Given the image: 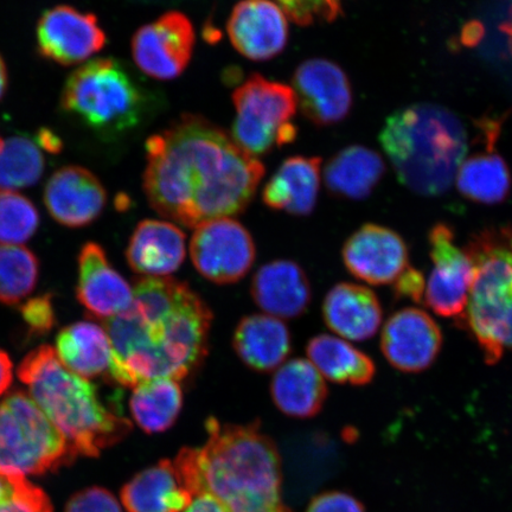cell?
<instances>
[{
    "mask_svg": "<svg viewBox=\"0 0 512 512\" xmlns=\"http://www.w3.org/2000/svg\"><path fill=\"white\" fill-rule=\"evenodd\" d=\"M464 248L475 278L462 325L495 366L512 350V226L480 230Z\"/></svg>",
    "mask_w": 512,
    "mask_h": 512,
    "instance_id": "cell-6",
    "label": "cell"
},
{
    "mask_svg": "<svg viewBox=\"0 0 512 512\" xmlns=\"http://www.w3.org/2000/svg\"><path fill=\"white\" fill-rule=\"evenodd\" d=\"M326 2H328L332 18L336 21V19L342 16L345 0H326Z\"/></svg>",
    "mask_w": 512,
    "mask_h": 512,
    "instance_id": "cell-45",
    "label": "cell"
},
{
    "mask_svg": "<svg viewBox=\"0 0 512 512\" xmlns=\"http://www.w3.org/2000/svg\"><path fill=\"white\" fill-rule=\"evenodd\" d=\"M492 147L489 152L464 160L456 177L460 194L488 206L507 200L511 190L508 165L498 153L491 151Z\"/></svg>",
    "mask_w": 512,
    "mask_h": 512,
    "instance_id": "cell-31",
    "label": "cell"
},
{
    "mask_svg": "<svg viewBox=\"0 0 512 512\" xmlns=\"http://www.w3.org/2000/svg\"><path fill=\"white\" fill-rule=\"evenodd\" d=\"M0 512H53L46 492L21 473L0 469Z\"/></svg>",
    "mask_w": 512,
    "mask_h": 512,
    "instance_id": "cell-35",
    "label": "cell"
},
{
    "mask_svg": "<svg viewBox=\"0 0 512 512\" xmlns=\"http://www.w3.org/2000/svg\"><path fill=\"white\" fill-rule=\"evenodd\" d=\"M328 393L324 377L303 358L284 363L271 382L274 405L290 418H313L322 411Z\"/></svg>",
    "mask_w": 512,
    "mask_h": 512,
    "instance_id": "cell-26",
    "label": "cell"
},
{
    "mask_svg": "<svg viewBox=\"0 0 512 512\" xmlns=\"http://www.w3.org/2000/svg\"><path fill=\"white\" fill-rule=\"evenodd\" d=\"M426 290V281L421 272L409 267L394 284L395 297L408 298L413 302H421Z\"/></svg>",
    "mask_w": 512,
    "mask_h": 512,
    "instance_id": "cell-40",
    "label": "cell"
},
{
    "mask_svg": "<svg viewBox=\"0 0 512 512\" xmlns=\"http://www.w3.org/2000/svg\"><path fill=\"white\" fill-rule=\"evenodd\" d=\"M322 159L294 156L284 160L262 191L267 208L293 216H309L318 202Z\"/></svg>",
    "mask_w": 512,
    "mask_h": 512,
    "instance_id": "cell-23",
    "label": "cell"
},
{
    "mask_svg": "<svg viewBox=\"0 0 512 512\" xmlns=\"http://www.w3.org/2000/svg\"><path fill=\"white\" fill-rule=\"evenodd\" d=\"M133 304L105 320L114 350L111 380L134 388L153 379L188 380L206 361L213 312L183 281L142 278Z\"/></svg>",
    "mask_w": 512,
    "mask_h": 512,
    "instance_id": "cell-2",
    "label": "cell"
},
{
    "mask_svg": "<svg viewBox=\"0 0 512 512\" xmlns=\"http://www.w3.org/2000/svg\"><path fill=\"white\" fill-rule=\"evenodd\" d=\"M342 255L347 270L369 285L395 284L411 267L405 240L379 224H366L352 234Z\"/></svg>",
    "mask_w": 512,
    "mask_h": 512,
    "instance_id": "cell-15",
    "label": "cell"
},
{
    "mask_svg": "<svg viewBox=\"0 0 512 512\" xmlns=\"http://www.w3.org/2000/svg\"><path fill=\"white\" fill-rule=\"evenodd\" d=\"M306 354L324 379L338 384L366 386L376 367L371 358L354 345L331 335H318L307 343Z\"/></svg>",
    "mask_w": 512,
    "mask_h": 512,
    "instance_id": "cell-29",
    "label": "cell"
},
{
    "mask_svg": "<svg viewBox=\"0 0 512 512\" xmlns=\"http://www.w3.org/2000/svg\"><path fill=\"white\" fill-rule=\"evenodd\" d=\"M380 142L399 181L425 197L450 190L469 149L462 120L433 104L408 106L390 115Z\"/></svg>",
    "mask_w": 512,
    "mask_h": 512,
    "instance_id": "cell-5",
    "label": "cell"
},
{
    "mask_svg": "<svg viewBox=\"0 0 512 512\" xmlns=\"http://www.w3.org/2000/svg\"><path fill=\"white\" fill-rule=\"evenodd\" d=\"M207 443L183 448L174 460L194 497L208 494L226 512H291L281 499L277 446L251 425L221 424L209 418Z\"/></svg>",
    "mask_w": 512,
    "mask_h": 512,
    "instance_id": "cell-3",
    "label": "cell"
},
{
    "mask_svg": "<svg viewBox=\"0 0 512 512\" xmlns=\"http://www.w3.org/2000/svg\"><path fill=\"white\" fill-rule=\"evenodd\" d=\"M22 318L29 326L30 334L43 336L54 328L56 313L50 294L35 297L21 307Z\"/></svg>",
    "mask_w": 512,
    "mask_h": 512,
    "instance_id": "cell-37",
    "label": "cell"
},
{
    "mask_svg": "<svg viewBox=\"0 0 512 512\" xmlns=\"http://www.w3.org/2000/svg\"><path fill=\"white\" fill-rule=\"evenodd\" d=\"M64 512H123V510L110 491L93 486L70 498Z\"/></svg>",
    "mask_w": 512,
    "mask_h": 512,
    "instance_id": "cell-38",
    "label": "cell"
},
{
    "mask_svg": "<svg viewBox=\"0 0 512 512\" xmlns=\"http://www.w3.org/2000/svg\"><path fill=\"white\" fill-rule=\"evenodd\" d=\"M190 254L192 264L203 278L216 285H230L252 270L256 249L245 226L230 217H222L196 227Z\"/></svg>",
    "mask_w": 512,
    "mask_h": 512,
    "instance_id": "cell-10",
    "label": "cell"
},
{
    "mask_svg": "<svg viewBox=\"0 0 512 512\" xmlns=\"http://www.w3.org/2000/svg\"><path fill=\"white\" fill-rule=\"evenodd\" d=\"M40 227V213L27 196L19 192L0 194V243L21 246Z\"/></svg>",
    "mask_w": 512,
    "mask_h": 512,
    "instance_id": "cell-34",
    "label": "cell"
},
{
    "mask_svg": "<svg viewBox=\"0 0 512 512\" xmlns=\"http://www.w3.org/2000/svg\"><path fill=\"white\" fill-rule=\"evenodd\" d=\"M196 32L187 15L169 11L143 25L132 38V56L140 72L152 79L170 81L189 67Z\"/></svg>",
    "mask_w": 512,
    "mask_h": 512,
    "instance_id": "cell-12",
    "label": "cell"
},
{
    "mask_svg": "<svg viewBox=\"0 0 512 512\" xmlns=\"http://www.w3.org/2000/svg\"><path fill=\"white\" fill-rule=\"evenodd\" d=\"M256 305L275 318H297L309 309L312 288L297 262L274 260L256 271L251 286Z\"/></svg>",
    "mask_w": 512,
    "mask_h": 512,
    "instance_id": "cell-20",
    "label": "cell"
},
{
    "mask_svg": "<svg viewBox=\"0 0 512 512\" xmlns=\"http://www.w3.org/2000/svg\"><path fill=\"white\" fill-rule=\"evenodd\" d=\"M185 512H226V510L214 497L208 494H198L192 498Z\"/></svg>",
    "mask_w": 512,
    "mask_h": 512,
    "instance_id": "cell-42",
    "label": "cell"
},
{
    "mask_svg": "<svg viewBox=\"0 0 512 512\" xmlns=\"http://www.w3.org/2000/svg\"><path fill=\"white\" fill-rule=\"evenodd\" d=\"M233 348L249 369L271 373L283 366L291 354L290 330L270 315L246 316L236 326Z\"/></svg>",
    "mask_w": 512,
    "mask_h": 512,
    "instance_id": "cell-25",
    "label": "cell"
},
{
    "mask_svg": "<svg viewBox=\"0 0 512 512\" xmlns=\"http://www.w3.org/2000/svg\"><path fill=\"white\" fill-rule=\"evenodd\" d=\"M60 105L89 130L115 138L142 125L152 102L149 92L123 63L96 59L69 75Z\"/></svg>",
    "mask_w": 512,
    "mask_h": 512,
    "instance_id": "cell-7",
    "label": "cell"
},
{
    "mask_svg": "<svg viewBox=\"0 0 512 512\" xmlns=\"http://www.w3.org/2000/svg\"><path fill=\"white\" fill-rule=\"evenodd\" d=\"M433 270L427 280L425 303L437 315L462 324L475 278L469 254L456 243L453 229L438 223L428 235Z\"/></svg>",
    "mask_w": 512,
    "mask_h": 512,
    "instance_id": "cell-11",
    "label": "cell"
},
{
    "mask_svg": "<svg viewBox=\"0 0 512 512\" xmlns=\"http://www.w3.org/2000/svg\"><path fill=\"white\" fill-rule=\"evenodd\" d=\"M56 355L64 367L83 379H111L114 350L110 336L92 322L70 324L56 337Z\"/></svg>",
    "mask_w": 512,
    "mask_h": 512,
    "instance_id": "cell-27",
    "label": "cell"
},
{
    "mask_svg": "<svg viewBox=\"0 0 512 512\" xmlns=\"http://www.w3.org/2000/svg\"><path fill=\"white\" fill-rule=\"evenodd\" d=\"M292 88L298 107L318 127L342 123L351 111L354 95L348 75L330 60L310 59L299 64Z\"/></svg>",
    "mask_w": 512,
    "mask_h": 512,
    "instance_id": "cell-14",
    "label": "cell"
},
{
    "mask_svg": "<svg viewBox=\"0 0 512 512\" xmlns=\"http://www.w3.org/2000/svg\"><path fill=\"white\" fill-rule=\"evenodd\" d=\"M37 143L40 144L43 150H46L48 152L57 153L61 150L62 143L57 136L53 132H50L48 130L42 131L37 136Z\"/></svg>",
    "mask_w": 512,
    "mask_h": 512,
    "instance_id": "cell-43",
    "label": "cell"
},
{
    "mask_svg": "<svg viewBox=\"0 0 512 512\" xmlns=\"http://www.w3.org/2000/svg\"><path fill=\"white\" fill-rule=\"evenodd\" d=\"M386 174L379 153L362 145H351L336 153L324 169L325 187L343 200H366Z\"/></svg>",
    "mask_w": 512,
    "mask_h": 512,
    "instance_id": "cell-28",
    "label": "cell"
},
{
    "mask_svg": "<svg viewBox=\"0 0 512 512\" xmlns=\"http://www.w3.org/2000/svg\"><path fill=\"white\" fill-rule=\"evenodd\" d=\"M144 191L160 216L184 227L243 213L265 166L220 126L182 114L147 139Z\"/></svg>",
    "mask_w": 512,
    "mask_h": 512,
    "instance_id": "cell-1",
    "label": "cell"
},
{
    "mask_svg": "<svg viewBox=\"0 0 512 512\" xmlns=\"http://www.w3.org/2000/svg\"><path fill=\"white\" fill-rule=\"evenodd\" d=\"M72 447L23 390L0 401V469L41 476L74 462Z\"/></svg>",
    "mask_w": 512,
    "mask_h": 512,
    "instance_id": "cell-8",
    "label": "cell"
},
{
    "mask_svg": "<svg viewBox=\"0 0 512 512\" xmlns=\"http://www.w3.org/2000/svg\"><path fill=\"white\" fill-rule=\"evenodd\" d=\"M181 383L153 379L137 384L130 400L133 420L147 434L162 433L176 424L183 408Z\"/></svg>",
    "mask_w": 512,
    "mask_h": 512,
    "instance_id": "cell-30",
    "label": "cell"
},
{
    "mask_svg": "<svg viewBox=\"0 0 512 512\" xmlns=\"http://www.w3.org/2000/svg\"><path fill=\"white\" fill-rule=\"evenodd\" d=\"M3 143H4L3 140L0 139V149H2Z\"/></svg>",
    "mask_w": 512,
    "mask_h": 512,
    "instance_id": "cell-47",
    "label": "cell"
},
{
    "mask_svg": "<svg viewBox=\"0 0 512 512\" xmlns=\"http://www.w3.org/2000/svg\"><path fill=\"white\" fill-rule=\"evenodd\" d=\"M182 229L168 221L144 220L128 241L126 259L134 273L145 278H166L182 266L185 254Z\"/></svg>",
    "mask_w": 512,
    "mask_h": 512,
    "instance_id": "cell-21",
    "label": "cell"
},
{
    "mask_svg": "<svg viewBox=\"0 0 512 512\" xmlns=\"http://www.w3.org/2000/svg\"><path fill=\"white\" fill-rule=\"evenodd\" d=\"M306 512H367L363 504L345 492H325L312 499Z\"/></svg>",
    "mask_w": 512,
    "mask_h": 512,
    "instance_id": "cell-39",
    "label": "cell"
},
{
    "mask_svg": "<svg viewBox=\"0 0 512 512\" xmlns=\"http://www.w3.org/2000/svg\"><path fill=\"white\" fill-rule=\"evenodd\" d=\"M17 374L76 457H99L130 434L131 421L106 407L98 388L64 367L50 345L29 352Z\"/></svg>",
    "mask_w": 512,
    "mask_h": 512,
    "instance_id": "cell-4",
    "label": "cell"
},
{
    "mask_svg": "<svg viewBox=\"0 0 512 512\" xmlns=\"http://www.w3.org/2000/svg\"><path fill=\"white\" fill-rule=\"evenodd\" d=\"M8 87H9L8 67H6V63L3 59V56L0 55V101L3 100L6 92H8Z\"/></svg>",
    "mask_w": 512,
    "mask_h": 512,
    "instance_id": "cell-44",
    "label": "cell"
},
{
    "mask_svg": "<svg viewBox=\"0 0 512 512\" xmlns=\"http://www.w3.org/2000/svg\"><path fill=\"white\" fill-rule=\"evenodd\" d=\"M443 335L434 319L425 311L406 307L395 312L382 330L384 357L402 373L418 374L437 360Z\"/></svg>",
    "mask_w": 512,
    "mask_h": 512,
    "instance_id": "cell-16",
    "label": "cell"
},
{
    "mask_svg": "<svg viewBox=\"0 0 512 512\" xmlns=\"http://www.w3.org/2000/svg\"><path fill=\"white\" fill-rule=\"evenodd\" d=\"M233 104L232 138L248 155L265 156L296 142L298 100L292 87L252 74L235 89Z\"/></svg>",
    "mask_w": 512,
    "mask_h": 512,
    "instance_id": "cell-9",
    "label": "cell"
},
{
    "mask_svg": "<svg viewBox=\"0 0 512 512\" xmlns=\"http://www.w3.org/2000/svg\"><path fill=\"white\" fill-rule=\"evenodd\" d=\"M46 170V158L37 140L17 136L5 140L0 149V194L35 185Z\"/></svg>",
    "mask_w": 512,
    "mask_h": 512,
    "instance_id": "cell-32",
    "label": "cell"
},
{
    "mask_svg": "<svg viewBox=\"0 0 512 512\" xmlns=\"http://www.w3.org/2000/svg\"><path fill=\"white\" fill-rule=\"evenodd\" d=\"M43 201L50 216L61 226L83 228L101 216L107 191L93 172L79 165H68L50 176Z\"/></svg>",
    "mask_w": 512,
    "mask_h": 512,
    "instance_id": "cell-18",
    "label": "cell"
},
{
    "mask_svg": "<svg viewBox=\"0 0 512 512\" xmlns=\"http://www.w3.org/2000/svg\"><path fill=\"white\" fill-rule=\"evenodd\" d=\"M227 32L235 50L255 62L283 53L290 37L286 15L271 0H241L229 16Z\"/></svg>",
    "mask_w": 512,
    "mask_h": 512,
    "instance_id": "cell-17",
    "label": "cell"
},
{
    "mask_svg": "<svg viewBox=\"0 0 512 512\" xmlns=\"http://www.w3.org/2000/svg\"><path fill=\"white\" fill-rule=\"evenodd\" d=\"M14 382V363L6 352L0 349V396H3Z\"/></svg>",
    "mask_w": 512,
    "mask_h": 512,
    "instance_id": "cell-41",
    "label": "cell"
},
{
    "mask_svg": "<svg viewBox=\"0 0 512 512\" xmlns=\"http://www.w3.org/2000/svg\"><path fill=\"white\" fill-rule=\"evenodd\" d=\"M502 31L504 32L505 35H507L508 41H509V44H510V48H511V51H512V18L510 19L509 22L504 23L502 25Z\"/></svg>",
    "mask_w": 512,
    "mask_h": 512,
    "instance_id": "cell-46",
    "label": "cell"
},
{
    "mask_svg": "<svg viewBox=\"0 0 512 512\" xmlns=\"http://www.w3.org/2000/svg\"><path fill=\"white\" fill-rule=\"evenodd\" d=\"M323 318L326 326L338 336L362 342L379 331L383 311L379 298L368 287L342 283L326 294Z\"/></svg>",
    "mask_w": 512,
    "mask_h": 512,
    "instance_id": "cell-22",
    "label": "cell"
},
{
    "mask_svg": "<svg viewBox=\"0 0 512 512\" xmlns=\"http://www.w3.org/2000/svg\"><path fill=\"white\" fill-rule=\"evenodd\" d=\"M275 4L299 27H310L317 22H335L326 0H275Z\"/></svg>",
    "mask_w": 512,
    "mask_h": 512,
    "instance_id": "cell-36",
    "label": "cell"
},
{
    "mask_svg": "<svg viewBox=\"0 0 512 512\" xmlns=\"http://www.w3.org/2000/svg\"><path fill=\"white\" fill-rule=\"evenodd\" d=\"M194 495L175 462L163 460L134 476L121 490L128 512H182Z\"/></svg>",
    "mask_w": 512,
    "mask_h": 512,
    "instance_id": "cell-24",
    "label": "cell"
},
{
    "mask_svg": "<svg viewBox=\"0 0 512 512\" xmlns=\"http://www.w3.org/2000/svg\"><path fill=\"white\" fill-rule=\"evenodd\" d=\"M36 40L38 54L43 59L69 67L100 53L106 46L107 36L95 15L59 5L40 17Z\"/></svg>",
    "mask_w": 512,
    "mask_h": 512,
    "instance_id": "cell-13",
    "label": "cell"
},
{
    "mask_svg": "<svg viewBox=\"0 0 512 512\" xmlns=\"http://www.w3.org/2000/svg\"><path fill=\"white\" fill-rule=\"evenodd\" d=\"M78 264L76 298L88 316L105 322L130 309L134 297L131 285L111 265L99 243L87 242L81 248Z\"/></svg>",
    "mask_w": 512,
    "mask_h": 512,
    "instance_id": "cell-19",
    "label": "cell"
},
{
    "mask_svg": "<svg viewBox=\"0 0 512 512\" xmlns=\"http://www.w3.org/2000/svg\"><path fill=\"white\" fill-rule=\"evenodd\" d=\"M40 260L23 246L0 245V304L15 306L34 292Z\"/></svg>",
    "mask_w": 512,
    "mask_h": 512,
    "instance_id": "cell-33",
    "label": "cell"
}]
</instances>
